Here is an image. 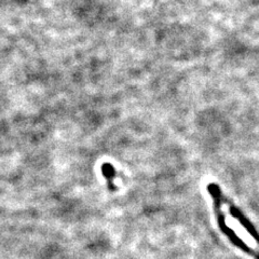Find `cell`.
Segmentation results:
<instances>
[{
  "instance_id": "6da1fadb",
  "label": "cell",
  "mask_w": 259,
  "mask_h": 259,
  "mask_svg": "<svg viewBox=\"0 0 259 259\" xmlns=\"http://www.w3.org/2000/svg\"><path fill=\"white\" fill-rule=\"evenodd\" d=\"M207 190H208L210 196H212L213 201H214V209L216 213V220H217V224H218V227H220V229L223 231L225 236L230 240V242L233 245H236L238 248L243 250L244 253L255 257L256 259H259V253L256 252V250H254L253 248H250L249 246H247L245 243L237 236L236 232H234L231 228H229V227L226 225L225 216L221 210L222 202L224 201V198L222 196V191H221L220 186L214 184V183H210L207 186Z\"/></svg>"
},
{
  "instance_id": "3957f363",
  "label": "cell",
  "mask_w": 259,
  "mask_h": 259,
  "mask_svg": "<svg viewBox=\"0 0 259 259\" xmlns=\"http://www.w3.org/2000/svg\"><path fill=\"white\" fill-rule=\"evenodd\" d=\"M102 173L104 177L106 178L107 184H108V188L110 190L116 189L115 185H113V178L116 176V169L110 163H104L102 165Z\"/></svg>"
},
{
  "instance_id": "7a4b0ae2",
  "label": "cell",
  "mask_w": 259,
  "mask_h": 259,
  "mask_svg": "<svg viewBox=\"0 0 259 259\" xmlns=\"http://www.w3.org/2000/svg\"><path fill=\"white\" fill-rule=\"evenodd\" d=\"M228 202V201H227ZM228 204H229V212H230V214L234 217V218H237V220L240 222V224L244 227V228L247 230V232L250 234V236H252L258 243H259V233H258V231L256 230V228L254 227V225L250 223V221L248 220V218L243 214L241 210L238 208V207H236L234 205H232L230 202H228Z\"/></svg>"
}]
</instances>
